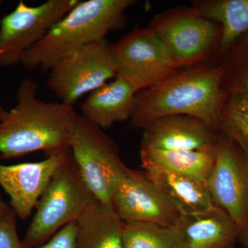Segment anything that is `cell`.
<instances>
[{
    "mask_svg": "<svg viewBox=\"0 0 248 248\" xmlns=\"http://www.w3.org/2000/svg\"><path fill=\"white\" fill-rule=\"evenodd\" d=\"M223 71L205 63L179 70L153 87L135 94L131 123L143 128L152 121L170 115L195 117L218 131L222 109L229 94L222 88Z\"/></svg>",
    "mask_w": 248,
    "mask_h": 248,
    "instance_id": "cell-1",
    "label": "cell"
},
{
    "mask_svg": "<svg viewBox=\"0 0 248 248\" xmlns=\"http://www.w3.org/2000/svg\"><path fill=\"white\" fill-rule=\"evenodd\" d=\"M39 85L24 79L16 92L17 105L0 122V156L14 159L37 151H70L78 113L74 107L37 97Z\"/></svg>",
    "mask_w": 248,
    "mask_h": 248,
    "instance_id": "cell-2",
    "label": "cell"
},
{
    "mask_svg": "<svg viewBox=\"0 0 248 248\" xmlns=\"http://www.w3.org/2000/svg\"><path fill=\"white\" fill-rule=\"evenodd\" d=\"M135 0L79 1L24 54L20 63L27 71L48 73L54 63L93 42L106 40L110 31L123 28L125 11Z\"/></svg>",
    "mask_w": 248,
    "mask_h": 248,
    "instance_id": "cell-3",
    "label": "cell"
},
{
    "mask_svg": "<svg viewBox=\"0 0 248 248\" xmlns=\"http://www.w3.org/2000/svg\"><path fill=\"white\" fill-rule=\"evenodd\" d=\"M95 200L70 153L54 172L36 205V213L23 242L29 248L40 247L62 228L78 221Z\"/></svg>",
    "mask_w": 248,
    "mask_h": 248,
    "instance_id": "cell-4",
    "label": "cell"
},
{
    "mask_svg": "<svg viewBox=\"0 0 248 248\" xmlns=\"http://www.w3.org/2000/svg\"><path fill=\"white\" fill-rule=\"evenodd\" d=\"M70 151L93 197L101 203L113 205L114 193L127 169L113 140L96 124L78 114Z\"/></svg>",
    "mask_w": 248,
    "mask_h": 248,
    "instance_id": "cell-5",
    "label": "cell"
},
{
    "mask_svg": "<svg viewBox=\"0 0 248 248\" xmlns=\"http://www.w3.org/2000/svg\"><path fill=\"white\" fill-rule=\"evenodd\" d=\"M159 37L179 70L208 63L216 53L221 27L193 7L156 15L148 27Z\"/></svg>",
    "mask_w": 248,
    "mask_h": 248,
    "instance_id": "cell-6",
    "label": "cell"
},
{
    "mask_svg": "<svg viewBox=\"0 0 248 248\" xmlns=\"http://www.w3.org/2000/svg\"><path fill=\"white\" fill-rule=\"evenodd\" d=\"M112 45L107 40L84 46L55 62L48 71L47 86L66 105L74 107L91 93L117 77Z\"/></svg>",
    "mask_w": 248,
    "mask_h": 248,
    "instance_id": "cell-7",
    "label": "cell"
},
{
    "mask_svg": "<svg viewBox=\"0 0 248 248\" xmlns=\"http://www.w3.org/2000/svg\"><path fill=\"white\" fill-rule=\"evenodd\" d=\"M207 184L214 203L234 222L238 241L248 248V164L234 142L221 132Z\"/></svg>",
    "mask_w": 248,
    "mask_h": 248,
    "instance_id": "cell-8",
    "label": "cell"
},
{
    "mask_svg": "<svg viewBox=\"0 0 248 248\" xmlns=\"http://www.w3.org/2000/svg\"><path fill=\"white\" fill-rule=\"evenodd\" d=\"M117 77L123 78L137 93L153 87L179 71L154 31L140 28L112 45Z\"/></svg>",
    "mask_w": 248,
    "mask_h": 248,
    "instance_id": "cell-9",
    "label": "cell"
},
{
    "mask_svg": "<svg viewBox=\"0 0 248 248\" xmlns=\"http://www.w3.org/2000/svg\"><path fill=\"white\" fill-rule=\"evenodd\" d=\"M79 0H48L29 6L22 0L0 19V67L20 63L22 57Z\"/></svg>",
    "mask_w": 248,
    "mask_h": 248,
    "instance_id": "cell-10",
    "label": "cell"
},
{
    "mask_svg": "<svg viewBox=\"0 0 248 248\" xmlns=\"http://www.w3.org/2000/svg\"><path fill=\"white\" fill-rule=\"evenodd\" d=\"M112 205L124 223L172 227L180 215L144 172L128 167L116 188Z\"/></svg>",
    "mask_w": 248,
    "mask_h": 248,
    "instance_id": "cell-11",
    "label": "cell"
},
{
    "mask_svg": "<svg viewBox=\"0 0 248 248\" xmlns=\"http://www.w3.org/2000/svg\"><path fill=\"white\" fill-rule=\"evenodd\" d=\"M71 151L52 153L37 162L0 164V186L10 197V207L21 219H27L35 208L59 166Z\"/></svg>",
    "mask_w": 248,
    "mask_h": 248,
    "instance_id": "cell-12",
    "label": "cell"
},
{
    "mask_svg": "<svg viewBox=\"0 0 248 248\" xmlns=\"http://www.w3.org/2000/svg\"><path fill=\"white\" fill-rule=\"evenodd\" d=\"M141 148L164 151H196L216 146L218 132L202 121L170 115L152 121L142 128Z\"/></svg>",
    "mask_w": 248,
    "mask_h": 248,
    "instance_id": "cell-13",
    "label": "cell"
},
{
    "mask_svg": "<svg viewBox=\"0 0 248 248\" xmlns=\"http://www.w3.org/2000/svg\"><path fill=\"white\" fill-rule=\"evenodd\" d=\"M175 248H234L237 231L219 207L194 215H180L172 226Z\"/></svg>",
    "mask_w": 248,
    "mask_h": 248,
    "instance_id": "cell-14",
    "label": "cell"
},
{
    "mask_svg": "<svg viewBox=\"0 0 248 248\" xmlns=\"http://www.w3.org/2000/svg\"><path fill=\"white\" fill-rule=\"evenodd\" d=\"M146 177L180 215L203 213L215 207L208 184L148 161H141Z\"/></svg>",
    "mask_w": 248,
    "mask_h": 248,
    "instance_id": "cell-15",
    "label": "cell"
},
{
    "mask_svg": "<svg viewBox=\"0 0 248 248\" xmlns=\"http://www.w3.org/2000/svg\"><path fill=\"white\" fill-rule=\"evenodd\" d=\"M137 91L120 77L90 93L81 106V115L99 128L107 129L130 120Z\"/></svg>",
    "mask_w": 248,
    "mask_h": 248,
    "instance_id": "cell-16",
    "label": "cell"
},
{
    "mask_svg": "<svg viewBox=\"0 0 248 248\" xmlns=\"http://www.w3.org/2000/svg\"><path fill=\"white\" fill-rule=\"evenodd\" d=\"M77 223V248H123L124 222L113 205L95 200Z\"/></svg>",
    "mask_w": 248,
    "mask_h": 248,
    "instance_id": "cell-17",
    "label": "cell"
},
{
    "mask_svg": "<svg viewBox=\"0 0 248 248\" xmlns=\"http://www.w3.org/2000/svg\"><path fill=\"white\" fill-rule=\"evenodd\" d=\"M192 7L221 27L215 58H221L248 34V0H195Z\"/></svg>",
    "mask_w": 248,
    "mask_h": 248,
    "instance_id": "cell-18",
    "label": "cell"
},
{
    "mask_svg": "<svg viewBox=\"0 0 248 248\" xmlns=\"http://www.w3.org/2000/svg\"><path fill=\"white\" fill-rule=\"evenodd\" d=\"M215 146L196 151L141 148L140 157L141 161L154 163L174 172L207 182L215 166Z\"/></svg>",
    "mask_w": 248,
    "mask_h": 248,
    "instance_id": "cell-19",
    "label": "cell"
},
{
    "mask_svg": "<svg viewBox=\"0 0 248 248\" xmlns=\"http://www.w3.org/2000/svg\"><path fill=\"white\" fill-rule=\"evenodd\" d=\"M218 131L234 142L248 164V93L229 95L222 109Z\"/></svg>",
    "mask_w": 248,
    "mask_h": 248,
    "instance_id": "cell-20",
    "label": "cell"
},
{
    "mask_svg": "<svg viewBox=\"0 0 248 248\" xmlns=\"http://www.w3.org/2000/svg\"><path fill=\"white\" fill-rule=\"evenodd\" d=\"M123 248H175L172 227L148 222L124 223Z\"/></svg>",
    "mask_w": 248,
    "mask_h": 248,
    "instance_id": "cell-21",
    "label": "cell"
},
{
    "mask_svg": "<svg viewBox=\"0 0 248 248\" xmlns=\"http://www.w3.org/2000/svg\"><path fill=\"white\" fill-rule=\"evenodd\" d=\"M225 55L224 63L218 64L223 69L222 88L229 95L248 93V38L236 43Z\"/></svg>",
    "mask_w": 248,
    "mask_h": 248,
    "instance_id": "cell-22",
    "label": "cell"
},
{
    "mask_svg": "<svg viewBox=\"0 0 248 248\" xmlns=\"http://www.w3.org/2000/svg\"><path fill=\"white\" fill-rule=\"evenodd\" d=\"M17 218L13 210L0 217V248H29L19 239Z\"/></svg>",
    "mask_w": 248,
    "mask_h": 248,
    "instance_id": "cell-23",
    "label": "cell"
},
{
    "mask_svg": "<svg viewBox=\"0 0 248 248\" xmlns=\"http://www.w3.org/2000/svg\"><path fill=\"white\" fill-rule=\"evenodd\" d=\"M37 248H77L76 222L62 228L46 243Z\"/></svg>",
    "mask_w": 248,
    "mask_h": 248,
    "instance_id": "cell-24",
    "label": "cell"
},
{
    "mask_svg": "<svg viewBox=\"0 0 248 248\" xmlns=\"http://www.w3.org/2000/svg\"><path fill=\"white\" fill-rule=\"evenodd\" d=\"M12 210L10 205L5 202L4 199H3L2 195L0 192V217L4 216L10 213Z\"/></svg>",
    "mask_w": 248,
    "mask_h": 248,
    "instance_id": "cell-25",
    "label": "cell"
},
{
    "mask_svg": "<svg viewBox=\"0 0 248 248\" xmlns=\"http://www.w3.org/2000/svg\"><path fill=\"white\" fill-rule=\"evenodd\" d=\"M8 111L5 110L4 107L1 106V104H0V122H1L4 119L5 117H6V115H7Z\"/></svg>",
    "mask_w": 248,
    "mask_h": 248,
    "instance_id": "cell-26",
    "label": "cell"
},
{
    "mask_svg": "<svg viewBox=\"0 0 248 248\" xmlns=\"http://www.w3.org/2000/svg\"><path fill=\"white\" fill-rule=\"evenodd\" d=\"M3 3V1H1V0H0V5H1V4H2Z\"/></svg>",
    "mask_w": 248,
    "mask_h": 248,
    "instance_id": "cell-27",
    "label": "cell"
}]
</instances>
